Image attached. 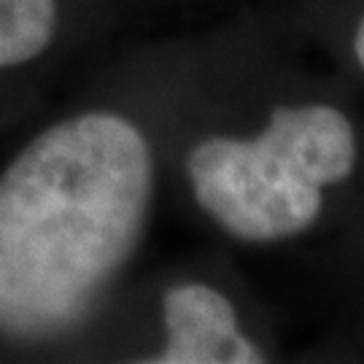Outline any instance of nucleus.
Returning a JSON list of instances; mask_svg holds the SVG:
<instances>
[{"mask_svg": "<svg viewBox=\"0 0 364 364\" xmlns=\"http://www.w3.org/2000/svg\"><path fill=\"white\" fill-rule=\"evenodd\" d=\"M57 27V0H0V68L38 57Z\"/></svg>", "mask_w": 364, "mask_h": 364, "instance_id": "nucleus-4", "label": "nucleus"}, {"mask_svg": "<svg viewBox=\"0 0 364 364\" xmlns=\"http://www.w3.org/2000/svg\"><path fill=\"white\" fill-rule=\"evenodd\" d=\"M353 52H356L359 65L364 68V16H362V22H359V30H356V38H353Z\"/></svg>", "mask_w": 364, "mask_h": 364, "instance_id": "nucleus-5", "label": "nucleus"}, {"mask_svg": "<svg viewBox=\"0 0 364 364\" xmlns=\"http://www.w3.org/2000/svg\"><path fill=\"white\" fill-rule=\"evenodd\" d=\"M151 154L135 124L84 114L41 132L0 176V332L78 324L144 235Z\"/></svg>", "mask_w": 364, "mask_h": 364, "instance_id": "nucleus-1", "label": "nucleus"}, {"mask_svg": "<svg viewBox=\"0 0 364 364\" xmlns=\"http://www.w3.org/2000/svg\"><path fill=\"white\" fill-rule=\"evenodd\" d=\"M353 165L351 122L329 105L278 108L257 138H208L186 159L200 208L248 243L305 232Z\"/></svg>", "mask_w": 364, "mask_h": 364, "instance_id": "nucleus-2", "label": "nucleus"}, {"mask_svg": "<svg viewBox=\"0 0 364 364\" xmlns=\"http://www.w3.org/2000/svg\"><path fill=\"white\" fill-rule=\"evenodd\" d=\"M168 346L162 364H254L262 353L237 326L235 308L216 289L203 284L176 287L165 294Z\"/></svg>", "mask_w": 364, "mask_h": 364, "instance_id": "nucleus-3", "label": "nucleus"}]
</instances>
